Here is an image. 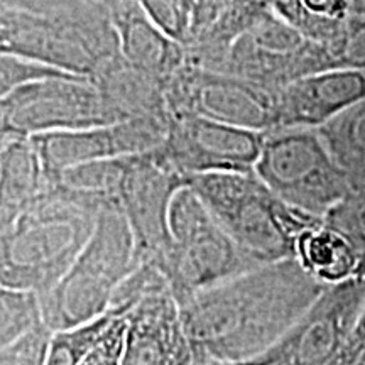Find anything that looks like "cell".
<instances>
[{"label":"cell","instance_id":"obj_1","mask_svg":"<svg viewBox=\"0 0 365 365\" xmlns=\"http://www.w3.org/2000/svg\"><path fill=\"white\" fill-rule=\"evenodd\" d=\"M327 287L286 259L200 291L180 304L195 357L252 362L284 339Z\"/></svg>","mask_w":365,"mask_h":365},{"label":"cell","instance_id":"obj_2","mask_svg":"<svg viewBox=\"0 0 365 365\" xmlns=\"http://www.w3.org/2000/svg\"><path fill=\"white\" fill-rule=\"evenodd\" d=\"M105 203L61 182L49 186L0 228V286L48 293L88 244Z\"/></svg>","mask_w":365,"mask_h":365},{"label":"cell","instance_id":"obj_3","mask_svg":"<svg viewBox=\"0 0 365 365\" xmlns=\"http://www.w3.org/2000/svg\"><path fill=\"white\" fill-rule=\"evenodd\" d=\"M117 0H90L53 12L0 11V53L93 80L120 58L113 26Z\"/></svg>","mask_w":365,"mask_h":365},{"label":"cell","instance_id":"obj_4","mask_svg":"<svg viewBox=\"0 0 365 365\" xmlns=\"http://www.w3.org/2000/svg\"><path fill=\"white\" fill-rule=\"evenodd\" d=\"M215 220L259 264L296 259V242L323 223L277 198L254 171L186 178Z\"/></svg>","mask_w":365,"mask_h":365},{"label":"cell","instance_id":"obj_5","mask_svg":"<svg viewBox=\"0 0 365 365\" xmlns=\"http://www.w3.org/2000/svg\"><path fill=\"white\" fill-rule=\"evenodd\" d=\"M137 267L129 222L117 205L105 203L78 259L56 286L41 296L46 327L54 333L103 317L118 287Z\"/></svg>","mask_w":365,"mask_h":365},{"label":"cell","instance_id":"obj_6","mask_svg":"<svg viewBox=\"0 0 365 365\" xmlns=\"http://www.w3.org/2000/svg\"><path fill=\"white\" fill-rule=\"evenodd\" d=\"M170 230V249L158 269L180 304L200 291L262 266L227 234L188 186L173 200Z\"/></svg>","mask_w":365,"mask_h":365},{"label":"cell","instance_id":"obj_7","mask_svg":"<svg viewBox=\"0 0 365 365\" xmlns=\"http://www.w3.org/2000/svg\"><path fill=\"white\" fill-rule=\"evenodd\" d=\"M254 173L282 202L322 220L352 191L318 129L264 132Z\"/></svg>","mask_w":365,"mask_h":365},{"label":"cell","instance_id":"obj_8","mask_svg":"<svg viewBox=\"0 0 365 365\" xmlns=\"http://www.w3.org/2000/svg\"><path fill=\"white\" fill-rule=\"evenodd\" d=\"M122 120L98 86L80 76L38 81L0 98V135L34 137Z\"/></svg>","mask_w":365,"mask_h":365},{"label":"cell","instance_id":"obj_9","mask_svg":"<svg viewBox=\"0 0 365 365\" xmlns=\"http://www.w3.org/2000/svg\"><path fill=\"white\" fill-rule=\"evenodd\" d=\"M330 70L339 68L327 48L271 12L230 46L218 71L279 91L296 80Z\"/></svg>","mask_w":365,"mask_h":365},{"label":"cell","instance_id":"obj_10","mask_svg":"<svg viewBox=\"0 0 365 365\" xmlns=\"http://www.w3.org/2000/svg\"><path fill=\"white\" fill-rule=\"evenodd\" d=\"M276 93L239 76L188 63L166 83L170 117H203L255 132L276 129Z\"/></svg>","mask_w":365,"mask_h":365},{"label":"cell","instance_id":"obj_11","mask_svg":"<svg viewBox=\"0 0 365 365\" xmlns=\"http://www.w3.org/2000/svg\"><path fill=\"white\" fill-rule=\"evenodd\" d=\"M365 277L328 286L279 344L245 365H330L357 327Z\"/></svg>","mask_w":365,"mask_h":365},{"label":"cell","instance_id":"obj_12","mask_svg":"<svg viewBox=\"0 0 365 365\" xmlns=\"http://www.w3.org/2000/svg\"><path fill=\"white\" fill-rule=\"evenodd\" d=\"M186 178L168 166L156 153L125 158L115 205L124 212L135 240L137 262L159 266L171 244L170 212Z\"/></svg>","mask_w":365,"mask_h":365},{"label":"cell","instance_id":"obj_13","mask_svg":"<svg viewBox=\"0 0 365 365\" xmlns=\"http://www.w3.org/2000/svg\"><path fill=\"white\" fill-rule=\"evenodd\" d=\"M264 132L203 117H170L166 137L154 153L181 176L250 173L261 156Z\"/></svg>","mask_w":365,"mask_h":365},{"label":"cell","instance_id":"obj_14","mask_svg":"<svg viewBox=\"0 0 365 365\" xmlns=\"http://www.w3.org/2000/svg\"><path fill=\"white\" fill-rule=\"evenodd\" d=\"M170 122L159 118H129L93 129L34 135L49 181L80 164L107 161L149 153L163 144Z\"/></svg>","mask_w":365,"mask_h":365},{"label":"cell","instance_id":"obj_15","mask_svg":"<svg viewBox=\"0 0 365 365\" xmlns=\"http://www.w3.org/2000/svg\"><path fill=\"white\" fill-rule=\"evenodd\" d=\"M120 365H191L195 360L180 303L170 282L145 293L125 313Z\"/></svg>","mask_w":365,"mask_h":365},{"label":"cell","instance_id":"obj_16","mask_svg":"<svg viewBox=\"0 0 365 365\" xmlns=\"http://www.w3.org/2000/svg\"><path fill=\"white\" fill-rule=\"evenodd\" d=\"M365 98V71L330 70L276 93V129H319Z\"/></svg>","mask_w":365,"mask_h":365},{"label":"cell","instance_id":"obj_17","mask_svg":"<svg viewBox=\"0 0 365 365\" xmlns=\"http://www.w3.org/2000/svg\"><path fill=\"white\" fill-rule=\"evenodd\" d=\"M113 26L125 63L166 81L188 63L186 48L149 19L135 0H117Z\"/></svg>","mask_w":365,"mask_h":365},{"label":"cell","instance_id":"obj_18","mask_svg":"<svg viewBox=\"0 0 365 365\" xmlns=\"http://www.w3.org/2000/svg\"><path fill=\"white\" fill-rule=\"evenodd\" d=\"M49 186L33 137L0 135V228L11 225Z\"/></svg>","mask_w":365,"mask_h":365},{"label":"cell","instance_id":"obj_19","mask_svg":"<svg viewBox=\"0 0 365 365\" xmlns=\"http://www.w3.org/2000/svg\"><path fill=\"white\" fill-rule=\"evenodd\" d=\"M91 81L124 120L159 118L170 122L166 81L130 66L122 56L103 68Z\"/></svg>","mask_w":365,"mask_h":365},{"label":"cell","instance_id":"obj_20","mask_svg":"<svg viewBox=\"0 0 365 365\" xmlns=\"http://www.w3.org/2000/svg\"><path fill=\"white\" fill-rule=\"evenodd\" d=\"M296 261L309 276L325 286L357 277L360 255L340 232L325 222L308 228L296 242Z\"/></svg>","mask_w":365,"mask_h":365},{"label":"cell","instance_id":"obj_21","mask_svg":"<svg viewBox=\"0 0 365 365\" xmlns=\"http://www.w3.org/2000/svg\"><path fill=\"white\" fill-rule=\"evenodd\" d=\"M274 12L331 53L349 24L350 0H276Z\"/></svg>","mask_w":365,"mask_h":365},{"label":"cell","instance_id":"obj_22","mask_svg":"<svg viewBox=\"0 0 365 365\" xmlns=\"http://www.w3.org/2000/svg\"><path fill=\"white\" fill-rule=\"evenodd\" d=\"M350 188H365V98L318 129Z\"/></svg>","mask_w":365,"mask_h":365},{"label":"cell","instance_id":"obj_23","mask_svg":"<svg viewBox=\"0 0 365 365\" xmlns=\"http://www.w3.org/2000/svg\"><path fill=\"white\" fill-rule=\"evenodd\" d=\"M41 327H46V323L38 293L0 287V349Z\"/></svg>","mask_w":365,"mask_h":365},{"label":"cell","instance_id":"obj_24","mask_svg":"<svg viewBox=\"0 0 365 365\" xmlns=\"http://www.w3.org/2000/svg\"><path fill=\"white\" fill-rule=\"evenodd\" d=\"M120 314L108 309L103 317L70 330L54 331L46 365H80L103 339L113 319Z\"/></svg>","mask_w":365,"mask_h":365},{"label":"cell","instance_id":"obj_25","mask_svg":"<svg viewBox=\"0 0 365 365\" xmlns=\"http://www.w3.org/2000/svg\"><path fill=\"white\" fill-rule=\"evenodd\" d=\"M150 21L171 39L186 46L195 31L196 0H135Z\"/></svg>","mask_w":365,"mask_h":365},{"label":"cell","instance_id":"obj_26","mask_svg":"<svg viewBox=\"0 0 365 365\" xmlns=\"http://www.w3.org/2000/svg\"><path fill=\"white\" fill-rule=\"evenodd\" d=\"M70 73L58 70V68L44 65L36 59L17 56V54H0V98L12 93L14 90L22 86L38 83V81L53 78H71ZM81 78V76H80Z\"/></svg>","mask_w":365,"mask_h":365},{"label":"cell","instance_id":"obj_27","mask_svg":"<svg viewBox=\"0 0 365 365\" xmlns=\"http://www.w3.org/2000/svg\"><path fill=\"white\" fill-rule=\"evenodd\" d=\"M328 227L340 232L357 250L360 259L365 255V188L352 190L325 217Z\"/></svg>","mask_w":365,"mask_h":365},{"label":"cell","instance_id":"obj_28","mask_svg":"<svg viewBox=\"0 0 365 365\" xmlns=\"http://www.w3.org/2000/svg\"><path fill=\"white\" fill-rule=\"evenodd\" d=\"M51 336L53 331L48 327H41L21 340L4 346L0 349V365H46Z\"/></svg>","mask_w":365,"mask_h":365},{"label":"cell","instance_id":"obj_29","mask_svg":"<svg viewBox=\"0 0 365 365\" xmlns=\"http://www.w3.org/2000/svg\"><path fill=\"white\" fill-rule=\"evenodd\" d=\"M330 54L339 70L365 71V17L350 16L344 38Z\"/></svg>","mask_w":365,"mask_h":365},{"label":"cell","instance_id":"obj_30","mask_svg":"<svg viewBox=\"0 0 365 365\" xmlns=\"http://www.w3.org/2000/svg\"><path fill=\"white\" fill-rule=\"evenodd\" d=\"M125 317H117L103 335V339L86 355V359L80 365H120L125 344Z\"/></svg>","mask_w":365,"mask_h":365},{"label":"cell","instance_id":"obj_31","mask_svg":"<svg viewBox=\"0 0 365 365\" xmlns=\"http://www.w3.org/2000/svg\"><path fill=\"white\" fill-rule=\"evenodd\" d=\"M276 0H230L225 9L245 27H252L274 12Z\"/></svg>","mask_w":365,"mask_h":365},{"label":"cell","instance_id":"obj_32","mask_svg":"<svg viewBox=\"0 0 365 365\" xmlns=\"http://www.w3.org/2000/svg\"><path fill=\"white\" fill-rule=\"evenodd\" d=\"M330 365H365V304L349 344Z\"/></svg>","mask_w":365,"mask_h":365},{"label":"cell","instance_id":"obj_33","mask_svg":"<svg viewBox=\"0 0 365 365\" xmlns=\"http://www.w3.org/2000/svg\"><path fill=\"white\" fill-rule=\"evenodd\" d=\"M83 2H90V0H0V7L27 12H53Z\"/></svg>","mask_w":365,"mask_h":365},{"label":"cell","instance_id":"obj_34","mask_svg":"<svg viewBox=\"0 0 365 365\" xmlns=\"http://www.w3.org/2000/svg\"><path fill=\"white\" fill-rule=\"evenodd\" d=\"M228 2H230V0H196V21L191 41L217 19V16L225 9Z\"/></svg>","mask_w":365,"mask_h":365},{"label":"cell","instance_id":"obj_35","mask_svg":"<svg viewBox=\"0 0 365 365\" xmlns=\"http://www.w3.org/2000/svg\"><path fill=\"white\" fill-rule=\"evenodd\" d=\"M350 16L365 17V0H350Z\"/></svg>","mask_w":365,"mask_h":365},{"label":"cell","instance_id":"obj_36","mask_svg":"<svg viewBox=\"0 0 365 365\" xmlns=\"http://www.w3.org/2000/svg\"><path fill=\"white\" fill-rule=\"evenodd\" d=\"M191 365H237V364L223 362V360L210 359V357H195L193 364H191Z\"/></svg>","mask_w":365,"mask_h":365}]
</instances>
